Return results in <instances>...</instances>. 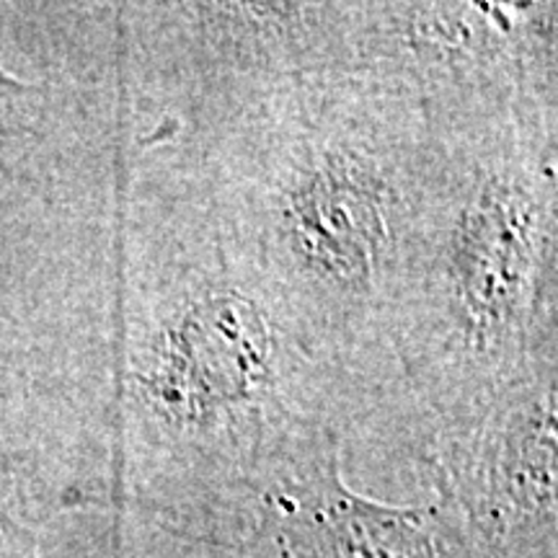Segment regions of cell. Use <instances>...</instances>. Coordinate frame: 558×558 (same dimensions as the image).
Segmentation results:
<instances>
[{
	"instance_id": "5",
	"label": "cell",
	"mask_w": 558,
	"mask_h": 558,
	"mask_svg": "<svg viewBox=\"0 0 558 558\" xmlns=\"http://www.w3.org/2000/svg\"><path fill=\"white\" fill-rule=\"evenodd\" d=\"M362 75L432 117L558 99V5L365 3Z\"/></svg>"
},
{
	"instance_id": "9",
	"label": "cell",
	"mask_w": 558,
	"mask_h": 558,
	"mask_svg": "<svg viewBox=\"0 0 558 558\" xmlns=\"http://www.w3.org/2000/svg\"><path fill=\"white\" fill-rule=\"evenodd\" d=\"M16 367H13V349L5 329V313L0 308V476H5L11 458V422L16 409Z\"/></svg>"
},
{
	"instance_id": "6",
	"label": "cell",
	"mask_w": 558,
	"mask_h": 558,
	"mask_svg": "<svg viewBox=\"0 0 558 558\" xmlns=\"http://www.w3.org/2000/svg\"><path fill=\"white\" fill-rule=\"evenodd\" d=\"M429 460L484 558H556L558 354L437 424Z\"/></svg>"
},
{
	"instance_id": "10",
	"label": "cell",
	"mask_w": 558,
	"mask_h": 558,
	"mask_svg": "<svg viewBox=\"0 0 558 558\" xmlns=\"http://www.w3.org/2000/svg\"><path fill=\"white\" fill-rule=\"evenodd\" d=\"M0 558H39L29 530L5 512H0Z\"/></svg>"
},
{
	"instance_id": "8",
	"label": "cell",
	"mask_w": 558,
	"mask_h": 558,
	"mask_svg": "<svg viewBox=\"0 0 558 558\" xmlns=\"http://www.w3.org/2000/svg\"><path fill=\"white\" fill-rule=\"evenodd\" d=\"M41 96L39 88L11 78L0 68V158H3L5 145L13 140L32 137L41 122Z\"/></svg>"
},
{
	"instance_id": "2",
	"label": "cell",
	"mask_w": 558,
	"mask_h": 558,
	"mask_svg": "<svg viewBox=\"0 0 558 558\" xmlns=\"http://www.w3.org/2000/svg\"><path fill=\"white\" fill-rule=\"evenodd\" d=\"M186 156L311 357L367 403L396 362V290L435 156L422 101L362 75L311 81Z\"/></svg>"
},
{
	"instance_id": "4",
	"label": "cell",
	"mask_w": 558,
	"mask_h": 558,
	"mask_svg": "<svg viewBox=\"0 0 558 558\" xmlns=\"http://www.w3.org/2000/svg\"><path fill=\"white\" fill-rule=\"evenodd\" d=\"M128 86L184 153L284 90L357 78L365 3H124Z\"/></svg>"
},
{
	"instance_id": "3",
	"label": "cell",
	"mask_w": 558,
	"mask_h": 558,
	"mask_svg": "<svg viewBox=\"0 0 558 558\" xmlns=\"http://www.w3.org/2000/svg\"><path fill=\"white\" fill-rule=\"evenodd\" d=\"M429 122L393 360L437 427L558 354V99Z\"/></svg>"
},
{
	"instance_id": "1",
	"label": "cell",
	"mask_w": 558,
	"mask_h": 558,
	"mask_svg": "<svg viewBox=\"0 0 558 558\" xmlns=\"http://www.w3.org/2000/svg\"><path fill=\"white\" fill-rule=\"evenodd\" d=\"M114 494L177 533L248 541L271 463L365 401L311 357L192 184L128 202L117 246Z\"/></svg>"
},
{
	"instance_id": "7",
	"label": "cell",
	"mask_w": 558,
	"mask_h": 558,
	"mask_svg": "<svg viewBox=\"0 0 558 558\" xmlns=\"http://www.w3.org/2000/svg\"><path fill=\"white\" fill-rule=\"evenodd\" d=\"M344 429L298 439L271 463L251 538L282 558H484L450 497L390 507L354 494L339 473Z\"/></svg>"
}]
</instances>
